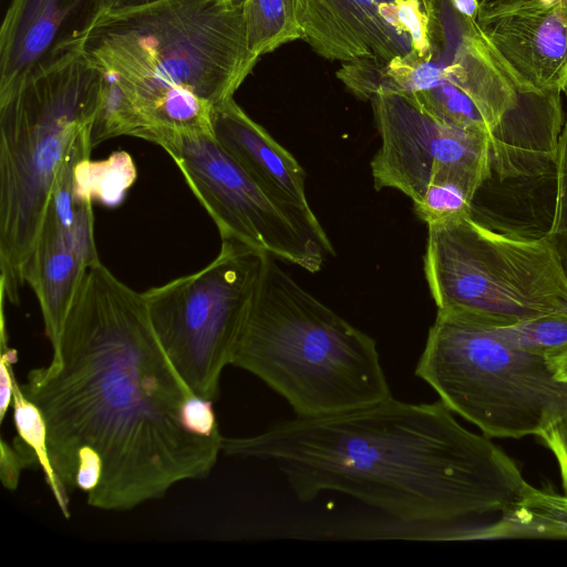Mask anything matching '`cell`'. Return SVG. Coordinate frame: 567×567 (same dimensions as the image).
<instances>
[{"label":"cell","mask_w":567,"mask_h":567,"mask_svg":"<svg viewBox=\"0 0 567 567\" xmlns=\"http://www.w3.org/2000/svg\"><path fill=\"white\" fill-rule=\"evenodd\" d=\"M52 350L21 388L44 416L50 462L68 494L128 511L209 475L224 436L187 429L183 409L194 393L166 355L143 292L101 261L91 265Z\"/></svg>","instance_id":"cell-1"},{"label":"cell","mask_w":567,"mask_h":567,"mask_svg":"<svg viewBox=\"0 0 567 567\" xmlns=\"http://www.w3.org/2000/svg\"><path fill=\"white\" fill-rule=\"evenodd\" d=\"M221 452L271 464L300 502L341 493L439 540H484L530 486L502 447L461 425L441 400L391 396L295 416L224 436Z\"/></svg>","instance_id":"cell-2"},{"label":"cell","mask_w":567,"mask_h":567,"mask_svg":"<svg viewBox=\"0 0 567 567\" xmlns=\"http://www.w3.org/2000/svg\"><path fill=\"white\" fill-rule=\"evenodd\" d=\"M82 52L116 76L140 118L135 137L154 144L213 132V106L233 97L258 60L245 0H162L103 13Z\"/></svg>","instance_id":"cell-3"},{"label":"cell","mask_w":567,"mask_h":567,"mask_svg":"<svg viewBox=\"0 0 567 567\" xmlns=\"http://www.w3.org/2000/svg\"><path fill=\"white\" fill-rule=\"evenodd\" d=\"M265 254L230 365L267 384L296 416L332 414L392 396L377 342Z\"/></svg>","instance_id":"cell-4"},{"label":"cell","mask_w":567,"mask_h":567,"mask_svg":"<svg viewBox=\"0 0 567 567\" xmlns=\"http://www.w3.org/2000/svg\"><path fill=\"white\" fill-rule=\"evenodd\" d=\"M102 76L79 51L0 94V285L12 305L54 183L91 141Z\"/></svg>","instance_id":"cell-5"},{"label":"cell","mask_w":567,"mask_h":567,"mask_svg":"<svg viewBox=\"0 0 567 567\" xmlns=\"http://www.w3.org/2000/svg\"><path fill=\"white\" fill-rule=\"evenodd\" d=\"M414 373L491 439L537 435L567 392L547 358L509 346L493 327L457 311L437 310Z\"/></svg>","instance_id":"cell-6"},{"label":"cell","mask_w":567,"mask_h":567,"mask_svg":"<svg viewBox=\"0 0 567 567\" xmlns=\"http://www.w3.org/2000/svg\"><path fill=\"white\" fill-rule=\"evenodd\" d=\"M423 260L437 310L493 328L567 312V274L546 234L511 235L461 215L427 225Z\"/></svg>","instance_id":"cell-7"},{"label":"cell","mask_w":567,"mask_h":567,"mask_svg":"<svg viewBox=\"0 0 567 567\" xmlns=\"http://www.w3.org/2000/svg\"><path fill=\"white\" fill-rule=\"evenodd\" d=\"M266 252L223 239L203 269L143 292L153 329L173 367L203 399L219 396Z\"/></svg>","instance_id":"cell-8"},{"label":"cell","mask_w":567,"mask_h":567,"mask_svg":"<svg viewBox=\"0 0 567 567\" xmlns=\"http://www.w3.org/2000/svg\"><path fill=\"white\" fill-rule=\"evenodd\" d=\"M157 145L173 158L221 240L243 243L309 272L319 271L333 254L250 178L213 132L175 134Z\"/></svg>","instance_id":"cell-9"},{"label":"cell","mask_w":567,"mask_h":567,"mask_svg":"<svg viewBox=\"0 0 567 567\" xmlns=\"http://www.w3.org/2000/svg\"><path fill=\"white\" fill-rule=\"evenodd\" d=\"M381 146L371 161L374 188H394L413 203L434 183L454 182L475 197L491 176L489 136L451 125L413 93L371 100Z\"/></svg>","instance_id":"cell-10"},{"label":"cell","mask_w":567,"mask_h":567,"mask_svg":"<svg viewBox=\"0 0 567 567\" xmlns=\"http://www.w3.org/2000/svg\"><path fill=\"white\" fill-rule=\"evenodd\" d=\"M430 43L427 55L411 52L390 63L396 90L417 94L449 86L480 110L493 132L516 105L520 89L476 19L457 11L450 0H436L430 18Z\"/></svg>","instance_id":"cell-11"},{"label":"cell","mask_w":567,"mask_h":567,"mask_svg":"<svg viewBox=\"0 0 567 567\" xmlns=\"http://www.w3.org/2000/svg\"><path fill=\"white\" fill-rule=\"evenodd\" d=\"M91 141L82 143L60 172L28 258L24 281L34 292L48 339L53 346L87 268L100 261L94 239L92 193L78 176L90 159Z\"/></svg>","instance_id":"cell-12"},{"label":"cell","mask_w":567,"mask_h":567,"mask_svg":"<svg viewBox=\"0 0 567 567\" xmlns=\"http://www.w3.org/2000/svg\"><path fill=\"white\" fill-rule=\"evenodd\" d=\"M487 42L519 89L567 91V0H515L477 12Z\"/></svg>","instance_id":"cell-13"},{"label":"cell","mask_w":567,"mask_h":567,"mask_svg":"<svg viewBox=\"0 0 567 567\" xmlns=\"http://www.w3.org/2000/svg\"><path fill=\"white\" fill-rule=\"evenodd\" d=\"M105 0H11L0 31V94L82 51Z\"/></svg>","instance_id":"cell-14"},{"label":"cell","mask_w":567,"mask_h":567,"mask_svg":"<svg viewBox=\"0 0 567 567\" xmlns=\"http://www.w3.org/2000/svg\"><path fill=\"white\" fill-rule=\"evenodd\" d=\"M216 140L250 178L285 208L320 245L333 251L306 195V173L298 161L229 97L213 106Z\"/></svg>","instance_id":"cell-15"},{"label":"cell","mask_w":567,"mask_h":567,"mask_svg":"<svg viewBox=\"0 0 567 567\" xmlns=\"http://www.w3.org/2000/svg\"><path fill=\"white\" fill-rule=\"evenodd\" d=\"M400 0H298L302 40L319 55L347 62L374 56L385 62L411 53L398 19Z\"/></svg>","instance_id":"cell-16"},{"label":"cell","mask_w":567,"mask_h":567,"mask_svg":"<svg viewBox=\"0 0 567 567\" xmlns=\"http://www.w3.org/2000/svg\"><path fill=\"white\" fill-rule=\"evenodd\" d=\"M561 95L519 91L516 105L489 136L488 181L543 179L553 174L565 118Z\"/></svg>","instance_id":"cell-17"},{"label":"cell","mask_w":567,"mask_h":567,"mask_svg":"<svg viewBox=\"0 0 567 567\" xmlns=\"http://www.w3.org/2000/svg\"><path fill=\"white\" fill-rule=\"evenodd\" d=\"M567 539V494L529 486L484 540Z\"/></svg>","instance_id":"cell-18"},{"label":"cell","mask_w":567,"mask_h":567,"mask_svg":"<svg viewBox=\"0 0 567 567\" xmlns=\"http://www.w3.org/2000/svg\"><path fill=\"white\" fill-rule=\"evenodd\" d=\"M248 49L257 59L302 39L298 0H245Z\"/></svg>","instance_id":"cell-19"},{"label":"cell","mask_w":567,"mask_h":567,"mask_svg":"<svg viewBox=\"0 0 567 567\" xmlns=\"http://www.w3.org/2000/svg\"><path fill=\"white\" fill-rule=\"evenodd\" d=\"M13 422L17 437L34 454L41 467L45 483L65 518L70 517L69 494L60 485L52 468L48 446V427L39 406L23 392L21 384L14 380L12 398Z\"/></svg>","instance_id":"cell-20"},{"label":"cell","mask_w":567,"mask_h":567,"mask_svg":"<svg viewBox=\"0 0 567 567\" xmlns=\"http://www.w3.org/2000/svg\"><path fill=\"white\" fill-rule=\"evenodd\" d=\"M140 126L133 102L116 76L103 72L100 104L91 128L92 147L121 135L135 137Z\"/></svg>","instance_id":"cell-21"},{"label":"cell","mask_w":567,"mask_h":567,"mask_svg":"<svg viewBox=\"0 0 567 567\" xmlns=\"http://www.w3.org/2000/svg\"><path fill=\"white\" fill-rule=\"evenodd\" d=\"M493 330L509 346L545 358L567 348V312L548 313Z\"/></svg>","instance_id":"cell-22"},{"label":"cell","mask_w":567,"mask_h":567,"mask_svg":"<svg viewBox=\"0 0 567 567\" xmlns=\"http://www.w3.org/2000/svg\"><path fill=\"white\" fill-rule=\"evenodd\" d=\"M474 196L454 182L431 184L414 204V212L427 225L471 214Z\"/></svg>","instance_id":"cell-23"},{"label":"cell","mask_w":567,"mask_h":567,"mask_svg":"<svg viewBox=\"0 0 567 567\" xmlns=\"http://www.w3.org/2000/svg\"><path fill=\"white\" fill-rule=\"evenodd\" d=\"M564 94L567 102V91ZM551 179L554 182L553 215L545 234L553 240L567 274V105Z\"/></svg>","instance_id":"cell-24"},{"label":"cell","mask_w":567,"mask_h":567,"mask_svg":"<svg viewBox=\"0 0 567 567\" xmlns=\"http://www.w3.org/2000/svg\"><path fill=\"white\" fill-rule=\"evenodd\" d=\"M385 64L374 56H359L343 62L337 75L355 96L370 101L377 93L389 91Z\"/></svg>","instance_id":"cell-25"},{"label":"cell","mask_w":567,"mask_h":567,"mask_svg":"<svg viewBox=\"0 0 567 567\" xmlns=\"http://www.w3.org/2000/svg\"><path fill=\"white\" fill-rule=\"evenodd\" d=\"M555 456L567 494V392L558 410L537 434Z\"/></svg>","instance_id":"cell-26"},{"label":"cell","mask_w":567,"mask_h":567,"mask_svg":"<svg viewBox=\"0 0 567 567\" xmlns=\"http://www.w3.org/2000/svg\"><path fill=\"white\" fill-rule=\"evenodd\" d=\"M38 466L34 454L17 436L10 445L0 442V480L4 488L16 491L23 470Z\"/></svg>","instance_id":"cell-27"},{"label":"cell","mask_w":567,"mask_h":567,"mask_svg":"<svg viewBox=\"0 0 567 567\" xmlns=\"http://www.w3.org/2000/svg\"><path fill=\"white\" fill-rule=\"evenodd\" d=\"M398 19L402 30L409 35L412 50L420 56L430 52V19L414 1L400 0Z\"/></svg>","instance_id":"cell-28"},{"label":"cell","mask_w":567,"mask_h":567,"mask_svg":"<svg viewBox=\"0 0 567 567\" xmlns=\"http://www.w3.org/2000/svg\"><path fill=\"white\" fill-rule=\"evenodd\" d=\"M18 361L16 349L7 344V337H1V359H0V421L2 422L9 408L12 404L13 386L16 375L13 364Z\"/></svg>","instance_id":"cell-29"},{"label":"cell","mask_w":567,"mask_h":567,"mask_svg":"<svg viewBox=\"0 0 567 567\" xmlns=\"http://www.w3.org/2000/svg\"><path fill=\"white\" fill-rule=\"evenodd\" d=\"M556 380L567 383V348L547 358Z\"/></svg>","instance_id":"cell-30"},{"label":"cell","mask_w":567,"mask_h":567,"mask_svg":"<svg viewBox=\"0 0 567 567\" xmlns=\"http://www.w3.org/2000/svg\"><path fill=\"white\" fill-rule=\"evenodd\" d=\"M162 0H105L104 13H117L145 7Z\"/></svg>","instance_id":"cell-31"},{"label":"cell","mask_w":567,"mask_h":567,"mask_svg":"<svg viewBox=\"0 0 567 567\" xmlns=\"http://www.w3.org/2000/svg\"><path fill=\"white\" fill-rule=\"evenodd\" d=\"M461 13L476 19L478 7L476 0H450Z\"/></svg>","instance_id":"cell-32"},{"label":"cell","mask_w":567,"mask_h":567,"mask_svg":"<svg viewBox=\"0 0 567 567\" xmlns=\"http://www.w3.org/2000/svg\"><path fill=\"white\" fill-rule=\"evenodd\" d=\"M406 1H414L416 2L420 8L423 10V12L429 17V19L432 17L436 0H406Z\"/></svg>","instance_id":"cell-33"},{"label":"cell","mask_w":567,"mask_h":567,"mask_svg":"<svg viewBox=\"0 0 567 567\" xmlns=\"http://www.w3.org/2000/svg\"><path fill=\"white\" fill-rule=\"evenodd\" d=\"M512 1H515V0H476L478 11L482 9L492 7V6H496V4L505 3V2H512Z\"/></svg>","instance_id":"cell-34"}]
</instances>
